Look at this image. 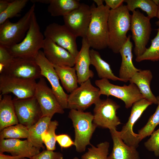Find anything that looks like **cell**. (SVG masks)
<instances>
[{"label": "cell", "instance_id": "cell-41", "mask_svg": "<svg viewBox=\"0 0 159 159\" xmlns=\"http://www.w3.org/2000/svg\"><path fill=\"white\" fill-rule=\"evenodd\" d=\"M11 1L9 0H0V14L6 10Z\"/></svg>", "mask_w": 159, "mask_h": 159}, {"label": "cell", "instance_id": "cell-12", "mask_svg": "<svg viewBox=\"0 0 159 159\" xmlns=\"http://www.w3.org/2000/svg\"><path fill=\"white\" fill-rule=\"evenodd\" d=\"M91 17L90 6L80 3L78 8L63 17L64 24L76 37H85Z\"/></svg>", "mask_w": 159, "mask_h": 159}, {"label": "cell", "instance_id": "cell-26", "mask_svg": "<svg viewBox=\"0 0 159 159\" xmlns=\"http://www.w3.org/2000/svg\"><path fill=\"white\" fill-rule=\"evenodd\" d=\"M53 66L63 87L67 92L70 93L78 87V79L74 67Z\"/></svg>", "mask_w": 159, "mask_h": 159}, {"label": "cell", "instance_id": "cell-27", "mask_svg": "<svg viewBox=\"0 0 159 159\" xmlns=\"http://www.w3.org/2000/svg\"><path fill=\"white\" fill-rule=\"evenodd\" d=\"M51 119L48 117H42L28 129L29 134L27 140L35 147L40 149H44L42 136L47 128Z\"/></svg>", "mask_w": 159, "mask_h": 159}, {"label": "cell", "instance_id": "cell-1", "mask_svg": "<svg viewBox=\"0 0 159 159\" xmlns=\"http://www.w3.org/2000/svg\"><path fill=\"white\" fill-rule=\"evenodd\" d=\"M131 15L126 5L123 4L110 9L108 19V47L115 53H119L126 42L127 33L130 29Z\"/></svg>", "mask_w": 159, "mask_h": 159}, {"label": "cell", "instance_id": "cell-10", "mask_svg": "<svg viewBox=\"0 0 159 159\" xmlns=\"http://www.w3.org/2000/svg\"><path fill=\"white\" fill-rule=\"evenodd\" d=\"M95 105L93 123L97 126L108 128L110 130H116L117 126L121 124L117 115L120 105L108 98L100 99Z\"/></svg>", "mask_w": 159, "mask_h": 159}, {"label": "cell", "instance_id": "cell-13", "mask_svg": "<svg viewBox=\"0 0 159 159\" xmlns=\"http://www.w3.org/2000/svg\"><path fill=\"white\" fill-rule=\"evenodd\" d=\"M40 67L42 76L49 82L52 89L59 103L64 109L67 108L68 95L64 91L60 85L59 78L53 65L45 56L43 52L40 50L35 58Z\"/></svg>", "mask_w": 159, "mask_h": 159}, {"label": "cell", "instance_id": "cell-34", "mask_svg": "<svg viewBox=\"0 0 159 159\" xmlns=\"http://www.w3.org/2000/svg\"><path fill=\"white\" fill-rule=\"evenodd\" d=\"M156 98L158 106L155 112L150 116L145 126L139 131L138 134L140 142L150 135L156 127L159 125V96H156Z\"/></svg>", "mask_w": 159, "mask_h": 159}, {"label": "cell", "instance_id": "cell-25", "mask_svg": "<svg viewBox=\"0 0 159 159\" xmlns=\"http://www.w3.org/2000/svg\"><path fill=\"white\" fill-rule=\"evenodd\" d=\"M90 53L91 64L95 68L100 78L127 82L114 74L110 64L102 59L99 52L92 49H90Z\"/></svg>", "mask_w": 159, "mask_h": 159}, {"label": "cell", "instance_id": "cell-28", "mask_svg": "<svg viewBox=\"0 0 159 159\" xmlns=\"http://www.w3.org/2000/svg\"><path fill=\"white\" fill-rule=\"evenodd\" d=\"M80 4L77 0H49L47 11L52 16L63 17L78 8Z\"/></svg>", "mask_w": 159, "mask_h": 159}, {"label": "cell", "instance_id": "cell-24", "mask_svg": "<svg viewBox=\"0 0 159 159\" xmlns=\"http://www.w3.org/2000/svg\"><path fill=\"white\" fill-rule=\"evenodd\" d=\"M12 97L8 94L0 95V130L19 123Z\"/></svg>", "mask_w": 159, "mask_h": 159}, {"label": "cell", "instance_id": "cell-43", "mask_svg": "<svg viewBox=\"0 0 159 159\" xmlns=\"http://www.w3.org/2000/svg\"><path fill=\"white\" fill-rule=\"evenodd\" d=\"M33 3L39 2L40 3L49 4V0H32L31 1Z\"/></svg>", "mask_w": 159, "mask_h": 159}, {"label": "cell", "instance_id": "cell-42", "mask_svg": "<svg viewBox=\"0 0 159 159\" xmlns=\"http://www.w3.org/2000/svg\"><path fill=\"white\" fill-rule=\"evenodd\" d=\"M25 158L19 156H9L0 153V159H23Z\"/></svg>", "mask_w": 159, "mask_h": 159}, {"label": "cell", "instance_id": "cell-5", "mask_svg": "<svg viewBox=\"0 0 159 159\" xmlns=\"http://www.w3.org/2000/svg\"><path fill=\"white\" fill-rule=\"evenodd\" d=\"M35 6L33 4L17 22H12L9 19L0 25V44L9 47L22 41L29 28Z\"/></svg>", "mask_w": 159, "mask_h": 159}, {"label": "cell", "instance_id": "cell-46", "mask_svg": "<svg viewBox=\"0 0 159 159\" xmlns=\"http://www.w3.org/2000/svg\"><path fill=\"white\" fill-rule=\"evenodd\" d=\"M153 1L158 7L159 6V0H153Z\"/></svg>", "mask_w": 159, "mask_h": 159}, {"label": "cell", "instance_id": "cell-33", "mask_svg": "<svg viewBox=\"0 0 159 159\" xmlns=\"http://www.w3.org/2000/svg\"><path fill=\"white\" fill-rule=\"evenodd\" d=\"M28 0H12L6 10L0 14V25L6 20L17 15L25 7Z\"/></svg>", "mask_w": 159, "mask_h": 159}, {"label": "cell", "instance_id": "cell-2", "mask_svg": "<svg viewBox=\"0 0 159 159\" xmlns=\"http://www.w3.org/2000/svg\"><path fill=\"white\" fill-rule=\"evenodd\" d=\"M90 6L91 17L86 38L90 47L101 50L108 47V19L110 9L106 5Z\"/></svg>", "mask_w": 159, "mask_h": 159}, {"label": "cell", "instance_id": "cell-38", "mask_svg": "<svg viewBox=\"0 0 159 159\" xmlns=\"http://www.w3.org/2000/svg\"><path fill=\"white\" fill-rule=\"evenodd\" d=\"M62 154L47 150L34 156L30 159H63Z\"/></svg>", "mask_w": 159, "mask_h": 159}, {"label": "cell", "instance_id": "cell-21", "mask_svg": "<svg viewBox=\"0 0 159 159\" xmlns=\"http://www.w3.org/2000/svg\"><path fill=\"white\" fill-rule=\"evenodd\" d=\"M131 37L130 35L128 36L126 42L119 52L122 61L119 71V77L127 82L136 72L140 70L136 68L133 63V44L130 41Z\"/></svg>", "mask_w": 159, "mask_h": 159}, {"label": "cell", "instance_id": "cell-30", "mask_svg": "<svg viewBox=\"0 0 159 159\" xmlns=\"http://www.w3.org/2000/svg\"><path fill=\"white\" fill-rule=\"evenodd\" d=\"M0 131V140L27 138L29 134L28 129L20 123L7 127Z\"/></svg>", "mask_w": 159, "mask_h": 159}, {"label": "cell", "instance_id": "cell-18", "mask_svg": "<svg viewBox=\"0 0 159 159\" xmlns=\"http://www.w3.org/2000/svg\"><path fill=\"white\" fill-rule=\"evenodd\" d=\"M42 49L45 56L52 65L74 67L76 58L67 50L49 39L45 38Z\"/></svg>", "mask_w": 159, "mask_h": 159}, {"label": "cell", "instance_id": "cell-40", "mask_svg": "<svg viewBox=\"0 0 159 159\" xmlns=\"http://www.w3.org/2000/svg\"><path fill=\"white\" fill-rule=\"evenodd\" d=\"M124 0H105V5L110 9H115L123 4Z\"/></svg>", "mask_w": 159, "mask_h": 159}, {"label": "cell", "instance_id": "cell-36", "mask_svg": "<svg viewBox=\"0 0 159 159\" xmlns=\"http://www.w3.org/2000/svg\"><path fill=\"white\" fill-rule=\"evenodd\" d=\"M14 58L8 48L0 44V74L2 73L9 67Z\"/></svg>", "mask_w": 159, "mask_h": 159}, {"label": "cell", "instance_id": "cell-37", "mask_svg": "<svg viewBox=\"0 0 159 159\" xmlns=\"http://www.w3.org/2000/svg\"><path fill=\"white\" fill-rule=\"evenodd\" d=\"M144 145L148 151L153 152L156 156H159V128L153 132Z\"/></svg>", "mask_w": 159, "mask_h": 159}, {"label": "cell", "instance_id": "cell-3", "mask_svg": "<svg viewBox=\"0 0 159 159\" xmlns=\"http://www.w3.org/2000/svg\"><path fill=\"white\" fill-rule=\"evenodd\" d=\"M44 39L34 12L24 39L18 44L7 47L14 57L34 58L40 49H42Z\"/></svg>", "mask_w": 159, "mask_h": 159}, {"label": "cell", "instance_id": "cell-20", "mask_svg": "<svg viewBox=\"0 0 159 159\" xmlns=\"http://www.w3.org/2000/svg\"><path fill=\"white\" fill-rule=\"evenodd\" d=\"M90 47L86 37L82 38V46L76 58L74 67L78 77V84L80 85L88 80L92 78L93 72L90 69L91 64Z\"/></svg>", "mask_w": 159, "mask_h": 159}, {"label": "cell", "instance_id": "cell-32", "mask_svg": "<svg viewBox=\"0 0 159 159\" xmlns=\"http://www.w3.org/2000/svg\"><path fill=\"white\" fill-rule=\"evenodd\" d=\"M109 143L105 141L99 143L96 147L92 145L88 151L81 156L82 159H107Z\"/></svg>", "mask_w": 159, "mask_h": 159}, {"label": "cell", "instance_id": "cell-19", "mask_svg": "<svg viewBox=\"0 0 159 159\" xmlns=\"http://www.w3.org/2000/svg\"><path fill=\"white\" fill-rule=\"evenodd\" d=\"M40 150L27 140L9 139L0 140V153L7 152L13 156H21L30 159L39 153Z\"/></svg>", "mask_w": 159, "mask_h": 159}, {"label": "cell", "instance_id": "cell-11", "mask_svg": "<svg viewBox=\"0 0 159 159\" xmlns=\"http://www.w3.org/2000/svg\"><path fill=\"white\" fill-rule=\"evenodd\" d=\"M152 104L144 98L135 102L132 107L128 120L123 126L121 130H115V133L128 145L136 148L138 147L140 142L138 135L133 132V127L143 112Z\"/></svg>", "mask_w": 159, "mask_h": 159}, {"label": "cell", "instance_id": "cell-31", "mask_svg": "<svg viewBox=\"0 0 159 159\" xmlns=\"http://www.w3.org/2000/svg\"><path fill=\"white\" fill-rule=\"evenodd\" d=\"M156 30L157 31L156 35L151 40L150 46L147 48L141 56L136 57V62H140L145 60L153 62L159 61V28Z\"/></svg>", "mask_w": 159, "mask_h": 159}, {"label": "cell", "instance_id": "cell-35", "mask_svg": "<svg viewBox=\"0 0 159 159\" xmlns=\"http://www.w3.org/2000/svg\"><path fill=\"white\" fill-rule=\"evenodd\" d=\"M58 125L57 121H51L47 128L42 135V140L47 150L53 151L56 149V135L55 131Z\"/></svg>", "mask_w": 159, "mask_h": 159}, {"label": "cell", "instance_id": "cell-8", "mask_svg": "<svg viewBox=\"0 0 159 159\" xmlns=\"http://www.w3.org/2000/svg\"><path fill=\"white\" fill-rule=\"evenodd\" d=\"M101 95L99 88L89 79L68 95L67 108L84 111L99 101Z\"/></svg>", "mask_w": 159, "mask_h": 159}, {"label": "cell", "instance_id": "cell-39", "mask_svg": "<svg viewBox=\"0 0 159 159\" xmlns=\"http://www.w3.org/2000/svg\"><path fill=\"white\" fill-rule=\"evenodd\" d=\"M56 141L61 148H67L74 145V142L67 134H62L56 135Z\"/></svg>", "mask_w": 159, "mask_h": 159}, {"label": "cell", "instance_id": "cell-16", "mask_svg": "<svg viewBox=\"0 0 159 159\" xmlns=\"http://www.w3.org/2000/svg\"><path fill=\"white\" fill-rule=\"evenodd\" d=\"M45 38L68 51L76 58L79 51L76 42L77 37L64 25L53 23L48 25L44 32Z\"/></svg>", "mask_w": 159, "mask_h": 159}, {"label": "cell", "instance_id": "cell-9", "mask_svg": "<svg viewBox=\"0 0 159 159\" xmlns=\"http://www.w3.org/2000/svg\"><path fill=\"white\" fill-rule=\"evenodd\" d=\"M37 84L35 79L0 74V92L1 95L12 93L18 99L31 98L35 96Z\"/></svg>", "mask_w": 159, "mask_h": 159}, {"label": "cell", "instance_id": "cell-17", "mask_svg": "<svg viewBox=\"0 0 159 159\" xmlns=\"http://www.w3.org/2000/svg\"><path fill=\"white\" fill-rule=\"evenodd\" d=\"M19 78L35 79L43 77L39 67L34 58L14 57L2 74Z\"/></svg>", "mask_w": 159, "mask_h": 159}, {"label": "cell", "instance_id": "cell-6", "mask_svg": "<svg viewBox=\"0 0 159 159\" xmlns=\"http://www.w3.org/2000/svg\"><path fill=\"white\" fill-rule=\"evenodd\" d=\"M101 95L112 96L122 101L126 108L132 107L134 103L143 98L139 89L134 84L122 86L115 85L108 80L100 79L95 81Z\"/></svg>", "mask_w": 159, "mask_h": 159}, {"label": "cell", "instance_id": "cell-47", "mask_svg": "<svg viewBox=\"0 0 159 159\" xmlns=\"http://www.w3.org/2000/svg\"><path fill=\"white\" fill-rule=\"evenodd\" d=\"M79 159L77 157H75L73 159Z\"/></svg>", "mask_w": 159, "mask_h": 159}, {"label": "cell", "instance_id": "cell-23", "mask_svg": "<svg viewBox=\"0 0 159 159\" xmlns=\"http://www.w3.org/2000/svg\"><path fill=\"white\" fill-rule=\"evenodd\" d=\"M110 130L113 142L112 151L107 159H140L137 148L126 144L115 132Z\"/></svg>", "mask_w": 159, "mask_h": 159}, {"label": "cell", "instance_id": "cell-4", "mask_svg": "<svg viewBox=\"0 0 159 159\" xmlns=\"http://www.w3.org/2000/svg\"><path fill=\"white\" fill-rule=\"evenodd\" d=\"M69 117L71 120L75 132L74 146L77 151H84L97 126L93 122V115L90 112L70 110Z\"/></svg>", "mask_w": 159, "mask_h": 159}, {"label": "cell", "instance_id": "cell-15", "mask_svg": "<svg viewBox=\"0 0 159 159\" xmlns=\"http://www.w3.org/2000/svg\"><path fill=\"white\" fill-rule=\"evenodd\" d=\"M13 100L19 122L28 129L42 117L40 107L35 96L25 99L16 98Z\"/></svg>", "mask_w": 159, "mask_h": 159}, {"label": "cell", "instance_id": "cell-29", "mask_svg": "<svg viewBox=\"0 0 159 159\" xmlns=\"http://www.w3.org/2000/svg\"><path fill=\"white\" fill-rule=\"evenodd\" d=\"M126 7L130 11L132 12L138 8L146 12L150 19L157 17L158 7L153 0H125Z\"/></svg>", "mask_w": 159, "mask_h": 159}, {"label": "cell", "instance_id": "cell-22", "mask_svg": "<svg viewBox=\"0 0 159 159\" xmlns=\"http://www.w3.org/2000/svg\"><path fill=\"white\" fill-rule=\"evenodd\" d=\"M153 78L150 69H140L136 72L129 80L130 83L135 84L139 89L143 98L152 104H157L156 97L151 90L150 85Z\"/></svg>", "mask_w": 159, "mask_h": 159}, {"label": "cell", "instance_id": "cell-48", "mask_svg": "<svg viewBox=\"0 0 159 159\" xmlns=\"http://www.w3.org/2000/svg\"><path fill=\"white\" fill-rule=\"evenodd\" d=\"M23 159H27V158H24Z\"/></svg>", "mask_w": 159, "mask_h": 159}, {"label": "cell", "instance_id": "cell-7", "mask_svg": "<svg viewBox=\"0 0 159 159\" xmlns=\"http://www.w3.org/2000/svg\"><path fill=\"white\" fill-rule=\"evenodd\" d=\"M150 19L138 9L132 12L130 30L134 42V52L136 57L141 56L147 49L152 31Z\"/></svg>", "mask_w": 159, "mask_h": 159}, {"label": "cell", "instance_id": "cell-44", "mask_svg": "<svg viewBox=\"0 0 159 159\" xmlns=\"http://www.w3.org/2000/svg\"><path fill=\"white\" fill-rule=\"evenodd\" d=\"M93 1L95 3L97 6H100L103 5V2L104 0H94Z\"/></svg>", "mask_w": 159, "mask_h": 159}, {"label": "cell", "instance_id": "cell-45", "mask_svg": "<svg viewBox=\"0 0 159 159\" xmlns=\"http://www.w3.org/2000/svg\"><path fill=\"white\" fill-rule=\"evenodd\" d=\"M158 19V20L155 22L156 24L158 26L159 28V6H158V11L157 14V17Z\"/></svg>", "mask_w": 159, "mask_h": 159}, {"label": "cell", "instance_id": "cell-14", "mask_svg": "<svg viewBox=\"0 0 159 159\" xmlns=\"http://www.w3.org/2000/svg\"><path fill=\"white\" fill-rule=\"evenodd\" d=\"M35 96L40 107L42 117L52 118L55 113H64V109L43 77L37 82Z\"/></svg>", "mask_w": 159, "mask_h": 159}]
</instances>
